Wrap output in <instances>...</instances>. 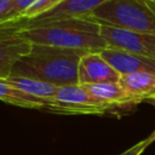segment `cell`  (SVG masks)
Here are the masks:
<instances>
[{"mask_svg": "<svg viewBox=\"0 0 155 155\" xmlns=\"http://www.w3.org/2000/svg\"><path fill=\"white\" fill-rule=\"evenodd\" d=\"M35 1L36 0H15L13 7H12V11L10 12V16H8L7 22H13V21L19 19L21 16L24 13V11L27 8H29Z\"/></svg>", "mask_w": 155, "mask_h": 155, "instance_id": "9a60e30c", "label": "cell"}, {"mask_svg": "<svg viewBox=\"0 0 155 155\" xmlns=\"http://www.w3.org/2000/svg\"><path fill=\"white\" fill-rule=\"evenodd\" d=\"M99 53L121 76L138 71H155L154 58L144 57L113 47H107Z\"/></svg>", "mask_w": 155, "mask_h": 155, "instance_id": "9c48e42d", "label": "cell"}, {"mask_svg": "<svg viewBox=\"0 0 155 155\" xmlns=\"http://www.w3.org/2000/svg\"><path fill=\"white\" fill-rule=\"evenodd\" d=\"M0 101L16 107L38 109V110H44L46 105L45 101L15 88L12 85H10L7 79H1V78H0Z\"/></svg>", "mask_w": 155, "mask_h": 155, "instance_id": "4fadbf2b", "label": "cell"}, {"mask_svg": "<svg viewBox=\"0 0 155 155\" xmlns=\"http://www.w3.org/2000/svg\"><path fill=\"white\" fill-rule=\"evenodd\" d=\"M120 78L121 75L105 61V58L99 52H87L79 62V85L119 82Z\"/></svg>", "mask_w": 155, "mask_h": 155, "instance_id": "ba28073f", "label": "cell"}, {"mask_svg": "<svg viewBox=\"0 0 155 155\" xmlns=\"http://www.w3.org/2000/svg\"><path fill=\"white\" fill-rule=\"evenodd\" d=\"M63 0H36L29 8L24 11L19 19H33L36 18L58 6ZM18 21V19H17Z\"/></svg>", "mask_w": 155, "mask_h": 155, "instance_id": "5bb4252c", "label": "cell"}, {"mask_svg": "<svg viewBox=\"0 0 155 155\" xmlns=\"http://www.w3.org/2000/svg\"><path fill=\"white\" fill-rule=\"evenodd\" d=\"M87 18L102 25L155 35V0H107Z\"/></svg>", "mask_w": 155, "mask_h": 155, "instance_id": "3957f363", "label": "cell"}, {"mask_svg": "<svg viewBox=\"0 0 155 155\" xmlns=\"http://www.w3.org/2000/svg\"><path fill=\"white\" fill-rule=\"evenodd\" d=\"M101 35L108 47L155 59V35L101 24Z\"/></svg>", "mask_w": 155, "mask_h": 155, "instance_id": "8992f818", "label": "cell"}, {"mask_svg": "<svg viewBox=\"0 0 155 155\" xmlns=\"http://www.w3.org/2000/svg\"><path fill=\"white\" fill-rule=\"evenodd\" d=\"M33 44L13 22L0 24V78L11 76L13 65L31 51Z\"/></svg>", "mask_w": 155, "mask_h": 155, "instance_id": "5b68a950", "label": "cell"}, {"mask_svg": "<svg viewBox=\"0 0 155 155\" xmlns=\"http://www.w3.org/2000/svg\"><path fill=\"white\" fill-rule=\"evenodd\" d=\"M85 53L87 52L33 44L31 51L13 65L11 76L36 79L58 87L76 85L79 62Z\"/></svg>", "mask_w": 155, "mask_h": 155, "instance_id": "6da1fadb", "label": "cell"}, {"mask_svg": "<svg viewBox=\"0 0 155 155\" xmlns=\"http://www.w3.org/2000/svg\"><path fill=\"white\" fill-rule=\"evenodd\" d=\"M44 110L68 115H104L114 110L92 96L82 85H68L58 88L57 93L46 102Z\"/></svg>", "mask_w": 155, "mask_h": 155, "instance_id": "277c9868", "label": "cell"}, {"mask_svg": "<svg viewBox=\"0 0 155 155\" xmlns=\"http://www.w3.org/2000/svg\"><path fill=\"white\" fill-rule=\"evenodd\" d=\"M119 84L138 103L155 97V71H138L122 75Z\"/></svg>", "mask_w": 155, "mask_h": 155, "instance_id": "8fae6325", "label": "cell"}, {"mask_svg": "<svg viewBox=\"0 0 155 155\" xmlns=\"http://www.w3.org/2000/svg\"><path fill=\"white\" fill-rule=\"evenodd\" d=\"M107 0H63L53 10L33 19H18L13 21L19 28L28 25L48 23L54 21L69 19V18H87L97 7L104 4Z\"/></svg>", "mask_w": 155, "mask_h": 155, "instance_id": "52a82bcc", "label": "cell"}, {"mask_svg": "<svg viewBox=\"0 0 155 155\" xmlns=\"http://www.w3.org/2000/svg\"><path fill=\"white\" fill-rule=\"evenodd\" d=\"M7 81L15 88H17L27 94H30L33 97L40 98L45 102L51 99L57 93V91L59 88L58 86H56L53 84L45 82L41 80H36V79L25 78V76H8Z\"/></svg>", "mask_w": 155, "mask_h": 155, "instance_id": "7c38bea8", "label": "cell"}, {"mask_svg": "<svg viewBox=\"0 0 155 155\" xmlns=\"http://www.w3.org/2000/svg\"><path fill=\"white\" fill-rule=\"evenodd\" d=\"M82 86H85L92 96L110 107L114 111L119 109H127L138 104V102L119 82H102Z\"/></svg>", "mask_w": 155, "mask_h": 155, "instance_id": "30bf717a", "label": "cell"}, {"mask_svg": "<svg viewBox=\"0 0 155 155\" xmlns=\"http://www.w3.org/2000/svg\"><path fill=\"white\" fill-rule=\"evenodd\" d=\"M147 102H148V103H150L151 105H154V107H155V97H153V98L148 99ZM149 139H150L151 142H155V130H154V132H153V133L149 136Z\"/></svg>", "mask_w": 155, "mask_h": 155, "instance_id": "e0dca14e", "label": "cell"}, {"mask_svg": "<svg viewBox=\"0 0 155 155\" xmlns=\"http://www.w3.org/2000/svg\"><path fill=\"white\" fill-rule=\"evenodd\" d=\"M21 29L31 44L84 52H101L108 47L101 35V24L88 18H69L28 25Z\"/></svg>", "mask_w": 155, "mask_h": 155, "instance_id": "7a4b0ae2", "label": "cell"}, {"mask_svg": "<svg viewBox=\"0 0 155 155\" xmlns=\"http://www.w3.org/2000/svg\"><path fill=\"white\" fill-rule=\"evenodd\" d=\"M151 143H153V142H151V140L149 139V137H148V138H145V139L138 142V143L134 144L133 147L128 148L127 150H125V151L121 153L120 155H140V154L147 149V147H148L149 144H151Z\"/></svg>", "mask_w": 155, "mask_h": 155, "instance_id": "2e32d148", "label": "cell"}]
</instances>
